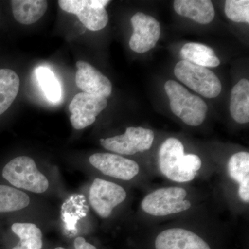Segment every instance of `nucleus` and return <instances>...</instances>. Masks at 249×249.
Segmentation results:
<instances>
[{"mask_svg":"<svg viewBox=\"0 0 249 249\" xmlns=\"http://www.w3.org/2000/svg\"><path fill=\"white\" fill-rule=\"evenodd\" d=\"M2 176L12 186L34 193H45L49 186L48 179L34 160L26 156L10 160L3 168Z\"/></svg>","mask_w":249,"mask_h":249,"instance_id":"4","label":"nucleus"},{"mask_svg":"<svg viewBox=\"0 0 249 249\" xmlns=\"http://www.w3.org/2000/svg\"><path fill=\"white\" fill-rule=\"evenodd\" d=\"M188 193L181 187L160 188L147 194L141 203L145 213L154 217H165L181 213L191 207V201L186 199Z\"/></svg>","mask_w":249,"mask_h":249,"instance_id":"3","label":"nucleus"},{"mask_svg":"<svg viewBox=\"0 0 249 249\" xmlns=\"http://www.w3.org/2000/svg\"><path fill=\"white\" fill-rule=\"evenodd\" d=\"M165 92L170 101V107L175 116L188 125H200L206 119L208 106L199 96L192 94L175 80L165 83Z\"/></svg>","mask_w":249,"mask_h":249,"instance_id":"2","label":"nucleus"},{"mask_svg":"<svg viewBox=\"0 0 249 249\" xmlns=\"http://www.w3.org/2000/svg\"><path fill=\"white\" fill-rule=\"evenodd\" d=\"M174 9L177 14L201 24L213 20L214 9L210 0H176Z\"/></svg>","mask_w":249,"mask_h":249,"instance_id":"15","label":"nucleus"},{"mask_svg":"<svg viewBox=\"0 0 249 249\" xmlns=\"http://www.w3.org/2000/svg\"><path fill=\"white\" fill-rule=\"evenodd\" d=\"M159 168L167 178L177 183L193 181L202 165L200 157L195 154L185 155L181 141L173 137L167 139L159 151Z\"/></svg>","mask_w":249,"mask_h":249,"instance_id":"1","label":"nucleus"},{"mask_svg":"<svg viewBox=\"0 0 249 249\" xmlns=\"http://www.w3.org/2000/svg\"><path fill=\"white\" fill-rule=\"evenodd\" d=\"M29 204L30 198L24 192L14 187L0 185V213L20 211Z\"/></svg>","mask_w":249,"mask_h":249,"instance_id":"20","label":"nucleus"},{"mask_svg":"<svg viewBox=\"0 0 249 249\" xmlns=\"http://www.w3.org/2000/svg\"><path fill=\"white\" fill-rule=\"evenodd\" d=\"M180 56L184 61L206 68L220 65V60L216 56L213 49L196 42H189L183 45L180 51Z\"/></svg>","mask_w":249,"mask_h":249,"instance_id":"18","label":"nucleus"},{"mask_svg":"<svg viewBox=\"0 0 249 249\" xmlns=\"http://www.w3.org/2000/svg\"><path fill=\"white\" fill-rule=\"evenodd\" d=\"M156 249H211L209 244L196 232L183 228H170L159 234Z\"/></svg>","mask_w":249,"mask_h":249,"instance_id":"12","label":"nucleus"},{"mask_svg":"<svg viewBox=\"0 0 249 249\" xmlns=\"http://www.w3.org/2000/svg\"><path fill=\"white\" fill-rule=\"evenodd\" d=\"M229 177L238 184V196L245 204L249 202V153L239 152L228 162Z\"/></svg>","mask_w":249,"mask_h":249,"instance_id":"14","label":"nucleus"},{"mask_svg":"<svg viewBox=\"0 0 249 249\" xmlns=\"http://www.w3.org/2000/svg\"><path fill=\"white\" fill-rule=\"evenodd\" d=\"M76 83L83 92L107 98L112 91L110 80L88 62H77Z\"/></svg>","mask_w":249,"mask_h":249,"instance_id":"13","label":"nucleus"},{"mask_svg":"<svg viewBox=\"0 0 249 249\" xmlns=\"http://www.w3.org/2000/svg\"><path fill=\"white\" fill-rule=\"evenodd\" d=\"M133 34L129 40V47L134 52L143 53L154 48L160 40V27L155 18L137 13L131 18Z\"/></svg>","mask_w":249,"mask_h":249,"instance_id":"10","label":"nucleus"},{"mask_svg":"<svg viewBox=\"0 0 249 249\" xmlns=\"http://www.w3.org/2000/svg\"><path fill=\"white\" fill-rule=\"evenodd\" d=\"M224 11L227 18L235 22L249 23V0H227Z\"/></svg>","mask_w":249,"mask_h":249,"instance_id":"23","label":"nucleus"},{"mask_svg":"<svg viewBox=\"0 0 249 249\" xmlns=\"http://www.w3.org/2000/svg\"><path fill=\"white\" fill-rule=\"evenodd\" d=\"M89 163L105 175L124 181H130L138 175L140 167L137 162L111 153H96Z\"/></svg>","mask_w":249,"mask_h":249,"instance_id":"11","label":"nucleus"},{"mask_svg":"<svg viewBox=\"0 0 249 249\" xmlns=\"http://www.w3.org/2000/svg\"><path fill=\"white\" fill-rule=\"evenodd\" d=\"M36 77L49 101L58 102L61 98V87L53 72L47 67H40L36 70Z\"/></svg>","mask_w":249,"mask_h":249,"instance_id":"22","label":"nucleus"},{"mask_svg":"<svg viewBox=\"0 0 249 249\" xmlns=\"http://www.w3.org/2000/svg\"><path fill=\"white\" fill-rule=\"evenodd\" d=\"M15 19L20 24L29 25L38 21L47 9L44 0H13L11 1Z\"/></svg>","mask_w":249,"mask_h":249,"instance_id":"17","label":"nucleus"},{"mask_svg":"<svg viewBox=\"0 0 249 249\" xmlns=\"http://www.w3.org/2000/svg\"><path fill=\"white\" fill-rule=\"evenodd\" d=\"M76 249H96V247L87 242L83 237H77L74 241Z\"/></svg>","mask_w":249,"mask_h":249,"instance_id":"24","label":"nucleus"},{"mask_svg":"<svg viewBox=\"0 0 249 249\" xmlns=\"http://www.w3.org/2000/svg\"><path fill=\"white\" fill-rule=\"evenodd\" d=\"M107 106L106 98L85 92L78 93L69 106L72 126L75 129H82L91 125Z\"/></svg>","mask_w":249,"mask_h":249,"instance_id":"9","label":"nucleus"},{"mask_svg":"<svg viewBox=\"0 0 249 249\" xmlns=\"http://www.w3.org/2000/svg\"><path fill=\"white\" fill-rule=\"evenodd\" d=\"M107 0H60L58 4L63 11L74 14L87 29L96 31L107 26L109 17L106 6Z\"/></svg>","mask_w":249,"mask_h":249,"instance_id":"7","label":"nucleus"},{"mask_svg":"<svg viewBox=\"0 0 249 249\" xmlns=\"http://www.w3.org/2000/svg\"><path fill=\"white\" fill-rule=\"evenodd\" d=\"M54 249H65L62 248V247H57V248H55Z\"/></svg>","mask_w":249,"mask_h":249,"instance_id":"26","label":"nucleus"},{"mask_svg":"<svg viewBox=\"0 0 249 249\" xmlns=\"http://www.w3.org/2000/svg\"><path fill=\"white\" fill-rule=\"evenodd\" d=\"M154 139L155 134L151 129L129 127L124 134L101 139L100 142L105 149L119 155H133L150 149Z\"/></svg>","mask_w":249,"mask_h":249,"instance_id":"6","label":"nucleus"},{"mask_svg":"<svg viewBox=\"0 0 249 249\" xmlns=\"http://www.w3.org/2000/svg\"><path fill=\"white\" fill-rule=\"evenodd\" d=\"M30 249L29 248H27V247H24V246L19 245V244H18L16 247H15L14 249Z\"/></svg>","mask_w":249,"mask_h":249,"instance_id":"25","label":"nucleus"},{"mask_svg":"<svg viewBox=\"0 0 249 249\" xmlns=\"http://www.w3.org/2000/svg\"><path fill=\"white\" fill-rule=\"evenodd\" d=\"M19 78L9 69H0V115L4 113L17 97Z\"/></svg>","mask_w":249,"mask_h":249,"instance_id":"19","label":"nucleus"},{"mask_svg":"<svg viewBox=\"0 0 249 249\" xmlns=\"http://www.w3.org/2000/svg\"><path fill=\"white\" fill-rule=\"evenodd\" d=\"M174 73L181 83L204 97H217L222 91L220 80L206 67L181 60L175 65Z\"/></svg>","mask_w":249,"mask_h":249,"instance_id":"5","label":"nucleus"},{"mask_svg":"<svg viewBox=\"0 0 249 249\" xmlns=\"http://www.w3.org/2000/svg\"><path fill=\"white\" fill-rule=\"evenodd\" d=\"M126 197L127 193L122 186L101 178H95L90 187V204L102 218L109 217L114 208L124 202Z\"/></svg>","mask_w":249,"mask_h":249,"instance_id":"8","label":"nucleus"},{"mask_svg":"<svg viewBox=\"0 0 249 249\" xmlns=\"http://www.w3.org/2000/svg\"><path fill=\"white\" fill-rule=\"evenodd\" d=\"M230 113L232 119L240 124L249 121V82L240 80L233 87L231 94Z\"/></svg>","mask_w":249,"mask_h":249,"instance_id":"16","label":"nucleus"},{"mask_svg":"<svg viewBox=\"0 0 249 249\" xmlns=\"http://www.w3.org/2000/svg\"><path fill=\"white\" fill-rule=\"evenodd\" d=\"M12 231L19 237V245L30 249H42V231L32 223H14L11 227Z\"/></svg>","mask_w":249,"mask_h":249,"instance_id":"21","label":"nucleus"}]
</instances>
